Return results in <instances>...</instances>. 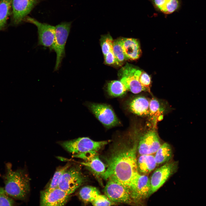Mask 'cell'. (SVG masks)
Returning <instances> with one entry per match:
<instances>
[{
	"label": "cell",
	"instance_id": "1",
	"mask_svg": "<svg viewBox=\"0 0 206 206\" xmlns=\"http://www.w3.org/2000/svg\"><path fill=\"white\" fill-rule=\"evenodd\" d=\"M137 144L132 147L123 144L114 146L106 158V169L102 177L107 180L115 178L129 189L132 178L138 172L136 152Z\"/></svg>",
	"mask_w": 206,
	"mask_h": 206
},
{
	"label": "cell",
	"instance_id": "2",
	"mask_svg": "<svg viewBox=\"0 0 206 206\" xmlns=\"http://www.w3.org/2000/svg\"><path fill=\"white\" fill-rule=\"evenodd\" d=\"M5 169L2 177L6 193L14 199L25 200L30 190V178L28 174L24 169L13 170L10 163L6 164Z\"/></svg>",
	"mask_w": 206,
	"mask_h": 206
},
{
	"label": "cell",
	"instance_id": "3",
	"mask_svg": "<svg viewBox=\"0 0 206 206\" xmlns=\"http://www.w3.org/2000/svg\"><path fill=\"white\" fill-rule=\"evenodd\" d=\"M108 141H95L88 137L59 142L66 150L73 154L92 151L97 152L107 144Z\"/></svg>",
	"mask_w": 206,
	"mask_h": 206
},
{
	"label": "cell",
	"instance_id": "4",
	"mask_svg": "<svg viewBox=\"0 0 206 206\" xmlns=\"http://www.w3.org/2000/svg\"><path fill=\"white\" fill-rule=\"evenodd\" d=\"M104 189L105 195L114 203L130 204L133 202L129 188L114 177H110Z\"/></svg>",
	"mask_w": 206,
	"mask_h": 206
},
{
	"label": "cell",
	"instance_id": "5",
	"mask_svg": "<svg viewBox=\"0 0 206 206\" xmlns=\"http://www.w3.org/2000/svg\"><path fill=\"white\" fill-rule=\"evenodd\" d=\"M72 22H62L55 26V38L52 50L56 54L54 70L59 68L65 55V47L70 32Z\"/></svg>",
	"mask_w": 206,
	"mask_h": 206
},
{
	"label": "cell",
	"instance_id": "6",
	"mask_svg": "<svg viewBox=\"0 0 206 206\" xmlns=\"http://www.w3.org/2000/svg\"><path fill=\"white\" fill-rule=\"evenodd\" d=\"M84 181V177L79 167L71 166L61 177L58 187L70 195L82 184Z\"/></svg>",
	"mask_w": 206,
	"mask_h": 206
},
{
	"label": "cell",
	"instance_id": "7",
	"mask_svg": "<svg viewBox=\"0 0 206 206\" xmlns=\"http://www.w3.org/2000/svg\"><path fill=\"white\" fill-rule=\"evenodd\" d=\"M129 188L133 202H137L144 199L149 197L150 179L146 175L136 172L132 178Z\"/></svg>",
	"mask_w": 206,
	"mask_h": 206
},
{
	"label": "cell",
	"instance_id": "8",
	"mask_svg": "<svg viewBox=\"0 0 206 206\" xmlns=\"http://www.w3.org/2000/svg\"><path fill=\"white\" fill-rule=\"evenodd\" d=\"M23 21L32 23L37 27L39 45L49 47L52 50L55 38V27L41 23L31 17L26 16Z\"/></svg>",
	"mask_w": 206,
	"mask_h": 206
},
{
	"label": "cell",
	"instance_id": "9",
	"mask_svg": "<svg viewBox=\"0 0 206 206\" xmlns=\"http://www.w3.org/2000/svg\"><path fill=\"white\" fill-rule=\"evenodd\" d=\"M39 0H11V24L16 26L39 3Z\"/></svg>",
	"mask_w": 206,
	"mask_h": 206
},
{
	"label": "cell",
	"instance_id": "10",
	"mask_svg": "<svg viewBox=\"0 0 206 206\" xmlns=\"http://www.w3.org/2000/svg\"><path fill=\"white\" fill-rule=\"evenodd\" d=\"M141 71L129 65L122 68L120 71V81L127 90L137 94L145 91L139 81Z\"/></svg>",
	"mask_w": 206,
	"mask_h": 206
},
{
	"label": "cell",
	"instance_id": "11",
	"mask_svg": "<svg viewBox=\"0 0 206 206\" xmlns=\"http://www.w3.org/2000/svg\"><path fill=\"white\" fill-rule=\"evenodd\" d=\"M58 187L52 189H45L40 192L41 206H64L69 200L70 196Z\"/></svg>",
	"mask_w": 206,
	"mask_h": 206
},
{
	"label": "cell",
	"instance_id": "12",
	"mask_svg": "<svg viewBox=\"0 0 206 206\" xmlns=\"http://www.w3.org/2000/svg\"><path fill=\"white\" fill-rule=\"evenodd\" d=\"M89 107L97 118L105 126L111 127L120 124L115 113L109 106L102 104L92 103Z\"/></svg>",
	"mask_w": 206,
	"mask_h": 206
},
{
	"label": "cell",
	"instance_id": "13",
	"mask_svg": "<svg viewBox=\"0 0 206 206\" xmlns=\"http://www.w3.org/2000/svg\"><path fill=\"white\" fill-rule=\"evenodd\" d=\"M176 166L174 163H167L154 171L150 179V189L149 196L164 184L174 172Z\"/></svg>",
	"mask_w": 206,
	"mask_h": 206
},
{
	"label": "cell",
	"instance_id": "14",
	"mask_svg": "<svg viewBox=\"0 0 206 206\" xmlns=\"http://www.w3.org/2000/svg\"><path fill=\"white\" fill-rule=\"evenodd\" d=\"M161 146L157 133L154 131L151 130L141 138L137 148L140 155L153 154L156 152Z\"/></svg>",
	"mask_w": 206,
	"mask_h": 206
},
{
	"label": "cell",
	"instance_id": "15",
	"mask_svg": "<svg viewBox=\"0 0 206 206\" xmlns=\"http://www.w3.org/2000/svg\"><path fill=\"white\" fill-rule=\"evenodd\" d=\"M127 59L135 60L138 59L141 50L138 41L135 39L122 37L119 38Z\"/></svg>",
	"mask_w": 206,
	"mask_h": 206
},
{
	"label": "cell",
	"instance_id": "16",
	"mask_svg": "<svg viewBox=\"0 0 206 206\" xmlns=\"http://www.w3.org/2000/svg\"><path fill=\"white\" fill-rule=\"evenodd\" d=\"M155 8L165 14H171L181 6L180 0H150Z\"/></svg>",
	"mask_w": 206,
	"mask_h": 206
},
{
	"label": "cell",
	"instance_id": "17",
	"mask_svg": "<svg viewBox=\"0 0 206 206\" xmlns=\"http://www.w3.org/2000/svg\"><path fill=\"white\" fill-rule=\"evenodd\" d=\"M149 102L144 97L139 96L133 99L130 103L129 108L134 113L140 116L149 114Z\"/></svg>",
	"mask_w": 206,
	"mask_h": 206
},
{
	"label": "cell",
	"instance_id": "18",
	"mask_svg": "<svg viewBox=\"0 0 206 206\" xmlns=\"http://www.w3.org/2000/svg\"><path fill=\"white\" fill-rule=\"evenodd\" d=\"M137 163L138 170L143 174L150 173L157 165L153 154L140 155Z\"/></svg>",
	"mask_w": 206,
	"mask_h": 206
},
{
	"label": "cell",
	"instance_id": "19",
	"mask_svg": "<svg viewBox=\"0 0 206 206\" xmlns=\"http://www.w3.org/2000/svg\"><path fill=\"white\" fill-rule=\"evenodd\" d=\"M81 163L97 176L102 177L106 169V166L100 160L98 154Z\"/></svg>",
	"mask_w": 206,
	"mask_h": 206
},
{
	"label": "cell",
	"instance_id": "20",
	"mask_svg": "<svg viewBox=\"0 0 206 206\" xmlns=\"http://www.w3.org/2000/svg\"><path fill=\"white\" fill-rule=\"evenodd\" d=\"M11 0H0V31L7 26L8 18L11 14Z\"/></svg>",
	"mask_w": 206,
	"mask_h": 206
},
{
	"label": "cell",
	"instance_id": "21",
	"mask_svg": "<svg viewBox=\"0 0 206 206\" xmlns=\"http://www.w3.org/2000/svg\"><path fill=\"white\" fill-rule=\"evenodd\" d=\"M155 153L154 157L157 165L168 162L172 156L171 147L167 143L161 145Z\"/></svg>",
	"mask_w": 206,
	"mask_h": 206
},
{
	"label": "cell",
	"instance_id": "22",
	"mask_svg": "<svg viewBox=\"0 0 206 206\" xmlns=\"http://www.w3.org/2000/svg\"><path fill=\"white\" fill-rule=\"evenodd\" d=\"M100 194L99 190L97 188L90 186L83 187L79 193L80 199L85 202L91 203Z\"/></svg>",
	"mask_w": 206,
	"mask_h": 206
},
{
	"label": "cell",
	"instance_id": "23",
	"mask_svg": "<svg viewBox=\"0 0 206 206\" xmlns=\"http://www.w3.org/2000/svg\"><path fill=\"white\" fill-rule=\"evenodd\" d=\"M107 90L109 94L114 97H119L125 94L127 89L120 81L115 80L108 83Z\"/></svg>",
	"mask_w": 206,
	"mask_h": 206
},
{
	"label": "cell",
	"instance_id": "24",
	"mask_svg": "<svg viewBox=\"0 0 206 206\" xmlns=\"http://www.w3.org/2000/svg\"><path fill=\"white\" fill-rule=\"evenodd\" d=\"M149 114L151 120L155 126L157 120H160L162 119L163 116L161 115L163 113V110L160 108L159 102L155 99H152L149 102Z\"/></svg>",
	"mask_w": 206,
	"mask_h": 206
},
{
	"label": "cell",
	"instance_id": "25",
	"mask_svg": "<svg viewBox=\"0 0 206 206\" xmlns=\"http://www.w3.org/2000/svg\"><path fill=\"white\" fill-rule=\"evenodd\" d=\"M112 50L115 58V64L119 66L121 65L127 59L119 38L113 41Z\"/></svg>",
	"mask_w": 206,
	"mask_h": 206
},
{
	"label": "cell",
	"instance_id": "26",
	"mask_svg": "<svg viewBox=\"0 0 206 206\" xmlns=\"http://www.w3.org/2000/svg\"><path fill=\"white\" fill-rule=\"evenodd\" d=\"M71 166L70 163H68L64 166L58 167L55 172L49 186L46 189H52L58 187L59 181L61 177Z\"/></svg>",
	"mask_w": 206,
	"mask_h": 206
},
{
	"label": "cell",
	"instance_id": "27",
	"mask_svg": "<svg viewBox=\"0 0 206 206\" xmlns=\"http://www.w3.org/2000/svg\"><path fill=\"white\" fill-rule=\"evenodd\" d=\"M113 39L108 34L102 36L101 41L102 51L104 56L112 49Z\"/></svg>",
	"mask_w": 206,
	"mask_h": 206
},
{
	"label": "cell",
	"instance_id": "28",
	"mask_svg": "<svg viewBox=\"0 0 206 206\" xmlns=\"http://www.w3.org/2000/svg\"><path fill=\"white\" fill-rule=\"evenodd\" d=\"M16 204L14 199L7 194L4 188L0 187V206H14Z\"/></svg>",
	"mask_w": 206,
	"mask_h": 206
},
{
	"label": "cell",
	"instance_id": "29",
	"mask_svg": "<svg viewBox=\"0 0 206 206\" xmlns=\"http://www.w3.org/2000/svg\"><path fill=\"white\" fill-rule=\"evenodd\" d=\"M91 203L94 206H110L115 204L106 195L100 194L97 196Z\"/></svg>",
	"mask_w": 206,
	"mask_h": 206
},
{
	"label": "cell",
	"instance_id": "30",
	"mask_svg": "<svg viewBox=\"0 0 206 206\" xmlns=\"http://www.w3.org/2000/svg\"><path fill=\"white\" fill-rule=\"evenodd\" d=\"M151 81L150 76L146 72L141 71L139 76V82L145 90L149 92H150Z\"/></svg>",
	"mask_w": 206,
	"mask_h": 206
},
{
	"label": "cell",
	"instance_id": "31",
	"mask_svg": "<svg viewBox=\"0 0 206 206\" xmlns=\"http://www.w3.org/2000/svg\"><path fill=\"white\" fill-rule=\"evenodd\" d=\"M97 155V152L92 151L84 153L73 154L72 157H74L79 158L86 161L88 160Z\"/></svg>",
	"mask_w": 206,
	"mask_h": 206
},
{
	"label": "cell",
	"instance_id": "32",
	"mask_svg": "<svg viewBox=\"0 0 206 206\" xmlns=\"http://www.w3.org/2000/svg\"><path fill=\"white\" fill-rule=\"evenodd\" d=\"M104 57L105 62L106 64L111 65L115 64V58L112 49Z\"/></svg>",
	"mask_w": 206,
	"mask_h": 206
}]
</instances>
